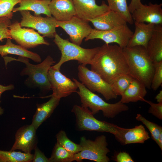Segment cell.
I'll use <instances>...</instances> for the list:
<instances>
[{
	"instance_id": "cell-18",
	"label": "cell",
	"mask_w": 162,
	"mask_h": 162,
	"mask_svg": "<svg viewBox=\"0 0 162 162\" xmlns=\"http://www.w3.org/2000/svg\"><path fill=\"white\" fill-rule=\"evenodd\" d=\"M49 8L51 15L57 21H66L76 15L73 0H51Z\"/></svg>"
},
{
	"instance_id": "cell-23",
	"label": "cell",
	"mask_w": 162,
	"mask_h": 162,
	"mask_svg": "<svg viewBox=\"0 0 162 162\" xmlns=\"http://www.w3.org/2000/svg\"><path fill=\"white\" fill-rule=\"evenodd\" d=\"M11 40L7 39L5 45H0V55L2 56L3 57L8 54H11L30 59L37 63L41 62V58L38 54L28 50L20 45L13 43Z\"/></svg>"
},
{
	"instance_id": "cell-34",
	"label": "cell",
	"mask_w": 162,
	"mask_h": 162,
	"mask_svg": "<svg viewBox=\"0 0 162 162\" xmlns=\"http://www.w3.org/2000/svg\"><path fill=\"white\" fill-rule=\"evenodd\" d=\"M13 16L0 17V41L4 39H12L9 32V26Z\"/></svg>"
},
{
	"instance_id": "cell-2",
	"label": "cell",
	"mask_w": 162,
	"mask_h": 162,
	"mask_svg": "<svg viewBox=\"0 0 162 162\" xmlns=\"http://www.w3.org/2000/svg\"><path fill=\"white\" fill-rule=\"evenodd\" d=\"M5 66L10 61H16L23 63L26 65L20 73L21 76L27 75L28 77L24 81L27 87L38 88L40 93H47L51 90L48 78L49 71L56 62L50 56H48L44 60L37 64L29 62L28 58L19 56L18 59L8 57H3Z\"/></svg>"
},
{
	"instance_id": "cell-16",
	"label": "cell",
	"mask_w": 162,
	"mask_h": 162,
	"mask_svg": "<svg viewBox=\"0 0 162 162\" xmlns=\"http://www.w3.org/2000/svg\"><path fill=\"white\" fill-rule=\"evenodd\" d=\"M76 15L80 18L88 21L110 10L104 1L100 5L97 4L95 0H73ZM89 22V21H88Z\"/></svg>"
},
{
	"instance_id": "cell-21",
	"label": "cell",
	"mask_w": 162,
	"mask_h": 162,
	"mask_svg": "<svg viewBox=\"0 0 162 162\" xmlns=\"http://www.w3.org/2000/svg\"><path fill=\"white\" fill-rule=\"evenodd\" d=\"M146 49L153 62L162 61V24L155 25Z\"/></svg>"
},
{
	"instance_id": "cell-27",
	"label": "cell",
	"mask_w": 162,
	"mask_h": 162,
	"mask_svg": "<svg viewBox=\"0 0 162 162\" xmlns=\"http://www.w3.org/2000/svg\"><path fill=\"white\" fill-rule=\"evenodd\" d=\"M33 157L31 153L0 150V162H31Z\"/></svg>"
},
{
	"instance_id": "cell-1",
	"label": "cell",
	"mask_w": 162,
	"mask_h": 162,
	"mask_svg": "<svg viewBox=\"0 0 162 162\" xmlns=\"http://www.w3.org/2000/svg\"><path fill=\"white\" fill-rule=\"evenodd\" d=\"M90 65L91 70L110 85L120 75L129 74L122 48L117 45L105 44L100 46Z\"/></svg>"
},
{
	"instance_id": "cell-17",
	"label": "cell",
	"mask_w": 162,
	"mask_h": 162,
	"mask_svg": "<svg viewBox=\"0 0 162 162\" xmlns=\"http://www.w3.org/2000/svg\"><path fill=\"white\" fill-rule=\"evenodd\" d=\"M88 21L92 22L95 29L100 31L110 30L127 24L118 13L110 10Z\"/></svg>"
},
{
	"instance_id": "cell-8",
	"label": "cell",
	"mask_w": 162,
	"mask_h": 162,
	"mask_svg": "<svg viewBox=\"0 0 162 162\" xmlns=\"http://www.w3.org/2000/svg\"><path fill=\"white\" fill-rule=\"evenodd\" d=\"M78 70L79 80L89 90L101 94L107 100L117 98L118 96L114 92L111 85L98 74L82 64L79 65Z\"/></svg>"
},
{
	"instance_id": "cell-33",
	"label": "cell",
	"mask_w": 162,
	"mask_h": 162,
	"mask_svg": "<svg viewBox=\"0 0 162 162\" xmlns=\"http://www.w3.org/2000/svg\"><path fill=\"white\" fill-rule=\"evenodd\" d=\"M21 0H0V17L13 16L14 6Z\"/></svg>"
},
{
	"instance_id": "cell-37",
	"label": "cell",
	"mask_w": 162,
	"mask_h": 162,
	"mask_svg": "<svg viewBox=\"0 0 162 162\" xmlns=\"http://www.w3.org/2000/svg\"><path fill=\"white\" fill-rule=\"evenodd\" d=\"M116 161L117 162H134V161L127 153L121 152L116 155Z\"/></svg>"
},
{
	"instance_id": "cell-41",
	"label": "cell",
	"mask_w": 162,
	"mask_h": 162,
	"mask_svg": "<svg viewBox=\"0 0 162 162\" xmlns=\"http://www.w3.org/2000/svg\"><path fill=\"white\" fill-rule=\"evenodd\" d=\"M159 146L162 151V130H161L159 137Z\"/></svg>"
},
{
	"instance_id": "cell-3",
	"label": "cell",
	"mask_w": 162,
	"mask_h": 162,
	"mask_svg": "<svg viewBox=\"0 0 162 162\" xmlns=\"http://www.w3.org/2000/svg\"><path fill=\"white\" fill-rule=\"evenodd\" d=\"M129 68V74L150 89L154 69L153 62L143 46H126L122 48Z\"/></svg>"
},
{
	"instance_id": "cell-22",
	"label": "cell",
	"mask_w": 162,
	"mask_h": 162,
	"mask_svg": "<svg viewBox=\"0 0 162 162\" xmlns=\"http://www.w3.org/2000/svg\"><path fill=\"white\" fill-rule=\"evenodd\" d=\"M146 87L141 82L134 78L130 84L121 95L120 101L123 104L144 101L147 93Z\"/></svg>"
},
{
	"instance_id": "cell-29",
	"label": "cell",
	"mask_w": 162,
	"mask_h": 162,
	"mask_svg": "<svg viewBox=\"0 0 162 162\" xmlns=\"http://www.w3.org/2000/svg\"><path fill=\"white\" fill-rule=\"evenodd\" d=\"M49 158V162H71L74 161V154L68 152L56 143Z\"/></svg>"
},
{
	"instance_id": "cell-25",
	"label": "cell",
	"mask_w": 162,
	"mask_h": 162,
	"mask_svg": "<svg viewBox=\"0 0 162 162\" xmlns=\"http://www.w3.org/2000/svg\"><path fill=\"white\" fill-rule=\"evenodd\" d=\"M150 138L144 126L140 124L132 128H127L123 137L122 144L143 143Z\"/></svg>"
},
{
	"instance_id": "cell-19",
	"label": "cell",
	"mask_w": 162,
	"mask_h": 162,
	"mask_svg": "<svg viewBox=\"0 0 162 162\" xmlns=\"http://www.w3.org/2000/svg\"><path fill=\"white\" fill-rule=\"evenodd\" d=\"M135 30L129 40L127 46H140L146 48L148 43L151 38L155 25L151 23L137 22H134Z\"/></svg>"
},
{
	"instance_id": "cell-32",
	"label": "cell",
	"mask_w": 162,
	"mask_h": 162,
	"mask_svg": "<svg viewBox=\"0 0 162 162\" xmlns=\"http://www.w3.org/2000/svg\"><path fill=\"white\" fill-rule=\"evenodd\" d=\"M154 71L151 82V88L156 91L162 84V61L154 62Z\"/></svg>"
},
{
	"instance_id": "cell-20",
	"label": "cell",
	"mask_w": 162,
	"mask_h": 162,
	"mask_svg": "<svg viewBox=\"0 0 162 162\" xmlns=\"http://www.w3.org/2000/svg\"><path fill=\"white\" fill-rule=\"evenodd\" d=\"M50 97L47 102L37 104V109L31 124L36 130L51 116L59 104L61 99L53 96Z\"/></svg>"
},
{
	"instance_id": "cell-9",
	"label": "cell",
	"mask_w": 162,
	"mask_h": 162,
	"mask_svg": "<svg viewBox=\"0 0 162 162\" xmlns=\"http://www.w3.org/2000/svg\"><path fill=\"white\" fill-rule=\"evenodd\" d=\"M20 12L22 16L20 23L21 27L32 28L37 30L43 37L54 38L57 26V20L53 16L43 17L40 15H33L27 10Z\"/></svg>"
},
{
	"instance_id": "cell-28",
	"label": "cell",
	"mask_w": 162,
	"mask_h": 162,
	"mask_svg": "<svg viewBox=\"0 0 162 162\" xmlns=\"http://www.w3.org/2000/svg\"><path fill=\"white\" fill-rule=\"evenodd\" d=\"M56 143L70 153L75 154L81 151L82 148L80 144L70 140L64 131L60 130L56 134Z\"/></svg>"
},
{
	"instance_id": "cell-36",
	"label": "cell",
	"mask_w": 162,
	"mask_h": 162,
	"mask_svg": "<svg viewBox=\"0 0 162 162\" xmlns=\"http://www.w3.org/2000/svg\"><path fill=\"white\" fill-rule=\"evenodd\" d=\"M34 150L33 162H49V158H47L37 146Z\"/></svg>"
},
{
	"instance_id": "cell-42",
	"label": "cell",
	"mask_w": 162,
	"mask_h": 162,
	"mask_svg": "<svg viewBox=\"0 0 162 162\" xmlns=\"http://www.w3.org/2000/svg\"><path fill=\"white\" fill-rule=\"evenodd\" d=\"M3 112H4V110L3 109L0 110V116L3 114Z\"/></svg>"
},
{
	"instance_id": "cell-13",
	"label": "cell",
	"mask_w": 162,
	"mask_h": 162,
	"mask_svg": "<svg viewBox=\"0 0 162 162\" xmlns=\"http://www.w3.org/2000/svg\"><path fill=\"white\" fill-rule=\"evenodd\" d=\"M88 22L75 16L66 21H57V26L62 28L69 35L71 42L80 46L92 29Z\"/></svg>"
},
{
	"instance_id": "cell-38",
	"label": "cell",
	"mask_w": 162,
	"mask_h": 162,
	"mask_svg": "<svg viewBox=\"0 0 162 162\" xmlns=\"http://www.w3.org/2000/svg\"><path fill=\"white\" fill-rule=\"evenodd\" d=\"M142 3L141 0H131L129 5L128 6V9L130 13L131 14Z\"/></svg>"
},
{
	"instance_id": "cell-39",
	"label": "cell",
	"mask_w": 162,
	"mask_h": 162,
	"mask_svg": "<svg viewBox=\"0 0 162 162\" xmlns=\"http://www.w3.org/2000/svg\"><path fill=\"white\" fill-rule=\"evenodd\" d=\"M14 88V86L13 84H10L7 86H4L0 84V103L1 97L2 93L5 91L13 90ZM2 109L0 106V110Z\"/></svg>"
},
{
	"instance_id": "cell-26",
	"label": "cell",
	"mask_w": 162,
	"mask_h": 162,
	"mask_svg": "<svg viewBox=\"0 0 162 162\" xmlns=\"http://www.w3.org/2000/svg\"><path fill=\"white\" fill-rule=\"evenodd\" d=\"M110 10L118 13L127 23L132 24L134 21L130 12L127 0H106Z\"/></svg>"
},
{
	"instance_id": "cell-12",
	"label": "cell",
	"mask_w": 162,
	"mask_h": 162,
	"mask_svg": "<svg viewBox=\"0 0 162 162\" xmlns=\"http://www.w3.org/2000/svg\"><path fill=\"white\" fill-rule=\"evenodd\" d=\"M48 78L53 93L46 97L53 96L61 99L76 92L78 88L74 81L66 77L60 70L54 68L52 66L49 71Z\"/></svg>"
},
{
	"instance_id": "cell-14",
	"label": "cell",
	"mask_w": 162,
	"mask_h": 162,
	"mask_svg": "<svg viewBox=\"0 0 162 162\" xmlns=\"http://www.w3.org/2000/svg\"><path fill=\"white\" fill-rule=\"evenodd\" d=\"M36 130L32 124L19 128L15 135V141L10 151L20 150L24 152L31 153L38 142Z\"/></svg>"
},
{
	"instance_id": "cell-15",
	"label": "cell",
	"mask_w": 162,
	"mask_h": 162,
	"mask_svg": "<svg viewBox=\"0 0 162 162\" xmlns=\"http://www.w3.org/2000/svg\"><path fill=\"white\" fill-rule=\"evenodd\" d=\"M162 4H148L142 3L131 14L134 21L137 22H145L155 25L162 24Z\"/></svg>"
},
{
	"instance_id": "cell-35",
	"label": "cell",
	"mask_w": 162,
	"mask_h": 162,
	"mask_svg": "<svg viewBox=\"0 0 162 162\" xmlns=\"http://www.w3.org/2000/svg\"><path fill=\"white\" fill-rule=\"evenodd\" d=\"M145 102L150 105L148 112L152 114L159 119H162V103H154L153 102L145 99Z\"/></svg>"
},
{
	"instance_id": "cell-6",
	"label": "cell",
	"mask_w": 162,
	"mask_h": 162,
	"mask_svg": "<svg viewBox=\"0 0 162 162\" xmlns=\"http://www.w3.org/2000/svg\"><path fill=\"white\" fill-rule=\"evenodd\" d=\"M53 41L60 51L61 56L59 61L52 67L60 70L64 63L72 60H77L80 64H90L100 47L86 49L69 41L68 39L61 38L57 33Z\"/></svg>"
},
{
	"instance_id": "cell-7",
	"label": "cell",
	"mask_w": 162,
	"mask_h": 162,
	"mask_svg": "<svg viewBox=\"0 0 162 162\" xmlns=\"http://www.w3.org/2000/svg\"><path fill=\"white\" fill-rule=\"evenodd\" d=\"M80 145L81 150L74 154V161L82 162L86 159L96 162H108L110 161L107 154L110 151L107 147L106 136L101 135L96 137L94 140L81 137Z\"/></svg>"
},
{
	"instance_id": "cell-31",
	"label": "cell",
	"mask_w": 162,
	"mask_h": 162,
	"mask_svg": "<svg viewBox=\"0 0 162 162\" xmlns=\"http://www.w3.org/2000/svg\"><path fill=\"white\" fill-rule=\"evenodd\" d=\"M136 119L142 122L148 128L151 133L152 138L158 146L159 135L160 130H162V127L149 121L139 114H137Z\"/></svg>"
},
{
	"instance_id": "cell-5",
	"label": "cell",
	"mask_w": 162,
	"mask_h": 162,
	"mask_svg": "<svg viewBox=\"0 0 162 162\" xmlns=\"http://www.w3.org/2000/svg\"><path fill=\"white\" fill-rule=\"evenodd\" d=\"M72 79L79 89L76 92L80 97L81 106L89 108L93 115L101 111L104 117L113 118L120 113L128 110V106L120 100L114 104L108 103L77 80L74 78Z\"/></svg>"
},
{
	"instance_id": "cell-40",
	"label": "cell",
	"mask_w": 162,
	"mask_h": 162,
	"mask_svg": "<svg viewBox=\"0 0 162 162\" xmlns=\"http://www.w3.org/2000/svg\"><path fill=\"white\" fill-rule=\"evenodd\" d=\"M158 103H162V90H160L155 97Z\"/></svg>"
},
{
	"instance_id": "cell-30",
	"label": "cell",
	"mask_w": 162,
	"mask_h": 162,
	"mask_svg": "<svg viewBox=\"0 0 162 162\" xmlns=\"http://www.w3.org/2000/svg\"><path fill=\"white\" fill-rule=\"evenodd\" d=\"M134 78L128 74H122L116 78L110 84L116 95L117 96H121Z\"/></svg>"
},
{
	"instance_id": "cell-11",
	"label": "cell",
	"mask_w": 162,
	"mask_h": 162,
	"mask_svg": "<svg viewBox=\"0 0 162 162\" xmlns=\"http://www.w3.org/2000/svg\"><path fill=\"white\" fill-rule=\"evenodd\" d=\"M8 28L12 39L26 49L33 48L40 45H50L34 29L22 28L18 22L10 24Z\"/></svg>"
},
{
	"instance_id": "cell-24",
	"label": "cell",
	"mask_w": 162,
	"mask_h": 162,
	"mask_svg": "<svg viewBox=\"0 0 162 162\" xmlns=\"http://www.w3.org/2000/svg\"><path fill=\"white\" fill-rule=\"evenodd\" d=\"M51 0H21L19 6L14 8L13 12L23 10H31L34 12V15L38 16L41 14L48 16H52L49 5Z\"/></svg>"
},
{
	"instance_id": "cell-4",
	"label": "cell",
	"mask_w": 162,
	"mask_h": 162,
	"mask_svg": "<svg viewBox=\"0 0 162 162\" xmlns=\"http://www.w3.org/2000/svg\"><path fill=\"white\" fill-rule=\"evenodd\" d=\"M76 117V125L79 131H96L107 132L113 134L122 144L123 137L127 128L104 121L97 119L88 108L77 105L71 110Z\"/></svg>"
},
{
	"instance_id": "cell-10",
	"label": "cell",
	"mask_w": 162,
	"mask_h": 162,
	"mask_svg": "<svg viewBox=\"0 0 162 162\" xmlns=\"http://www.w3.org/2000/svg\"><path fill=\"white\" fill-rule=\"evenodd\" d=\"M133 32L127 24L120 27L107 31L92 29L90 33L85 39V41L98 39L106 44L116 43L122 48L127 46Z\"/></svg>"
}]
</instances>
